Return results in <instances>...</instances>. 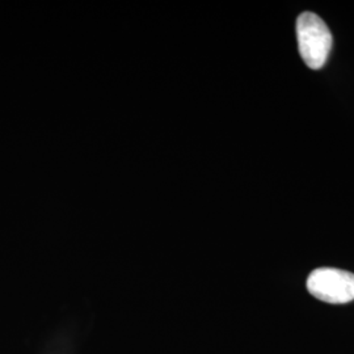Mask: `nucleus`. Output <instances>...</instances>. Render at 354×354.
I'll return each instance as SVG.
<instances>
[{
    "mask_svg": "<svg viewBox=\"0 0 354 354\" xmlns=\"http://www.w3.org/2000/svg\"><path fill=\"white\" fill-rule=\"evenodd\" d=\"M307 289L319 301L348 304L354 301V274L336 268H317L307 279Z\"/></svg>",
    "mask_w": 354,
    "mask_h": 354,
    "instance_id": "2",
    "label": "nucleus"
},
{
    "mask_svg": "<svg viewBox=\"0 0 354 354\" xmlns=\"http://www.w3.org/2000/svg\"><path fill=\"white\" fill-rule=\"evenodd\" d=\"M299 54L310 68H322L332 50L333 37L327 24L313 12H304L297 20Z\"/></svg>",
    "mask_w": 354,
    "mask_h": 354,
    "instance_id": "1",
    "label": "nucleus"
}]
</instances>
